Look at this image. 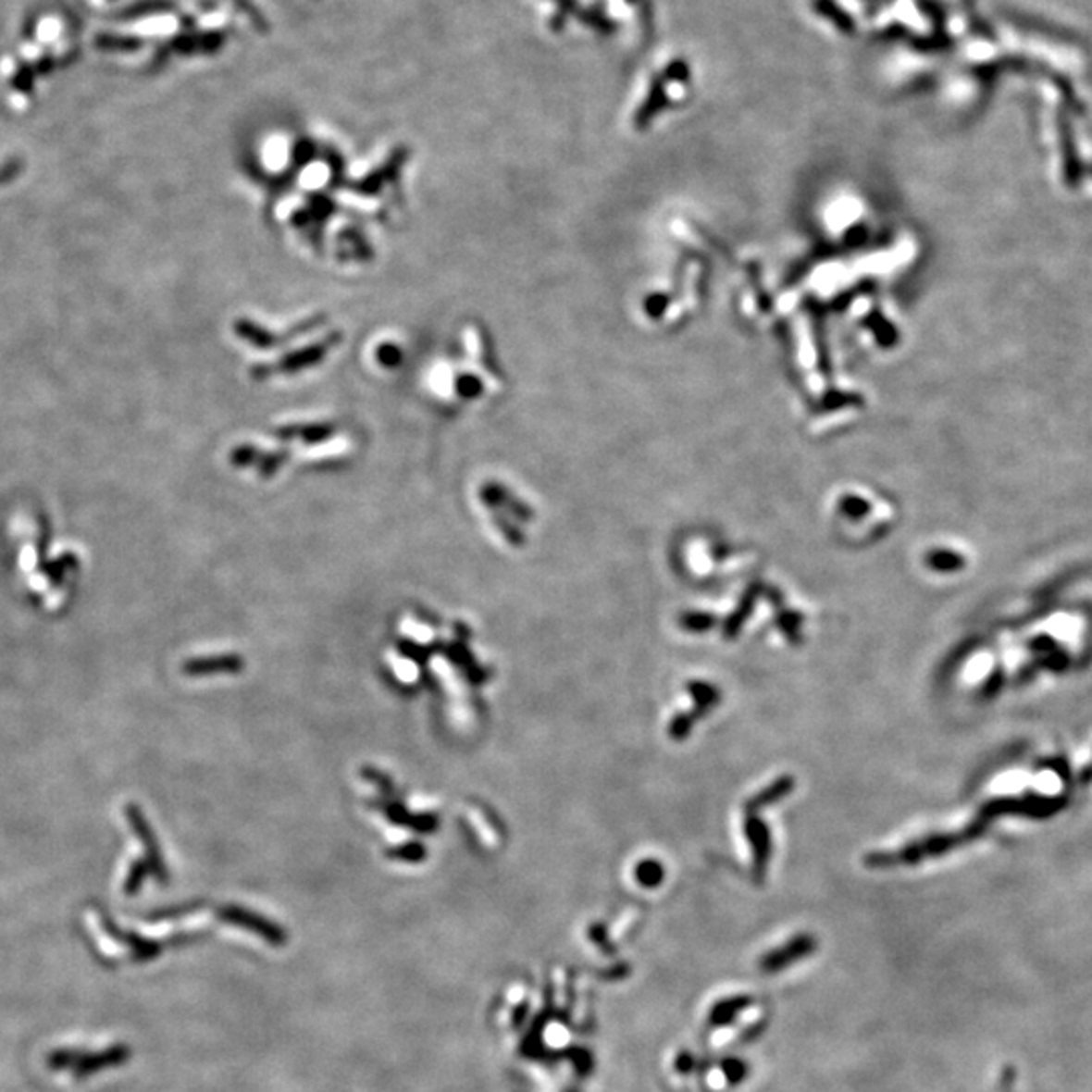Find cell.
I'll return each mask as SVG.
<instances>
[{"label":"cell","instance_id":"5b68a950","mask_svg":"<svg viewBox=\"0 0 1092 1092\" xmlns=\"http://www.w3.org/2000/svg\"><path fill=\"white\" fill-rule=\"evenodd\" d=\"M662 874H664L662 866L658 864V862H653V860L643 862V864L638 870V876H639L641 884H648V887H655V884H658L662 880Z\"/></svg>","mask_w":1092,"mask_h":1092},{"label":"cell","instance_id":"52a82bcc","mask_svg":"<svg viewBox=\"0 0 1092 1092\" xmlns=\"http://www.w3.org/2000/svg\"><path fill=\"white\" fill-rule=\"evenodd\" d=\"M1078 781H1080V783H1090V781H1092V761H1090V763L1086 764V767L1083 769V773H1080Z\"/></svg>","mask_w":1092,"mask_h":1092},{"label":"cell","instance_id":"7a4b0ae2","mask_svg":"<svg viewBox=\"0 0 1092 1092\" xmlns=\"http://www.w3.org/2000/svg\"><path fill=\"white\" fill-rule=\"evenodd\" d=\"M747 836L751 839L752 848H755V856H757V864H761L759 868H763L764 862L769 858V850H771V839H769V829L764 825L757 815H749L747 819Z\"/></svg>","mask_w":1092,"mask_h":1092},{"label":"cell","instance_id":"8992f818","mask_svg":"<svg viewBox=\"0 0 1092 1092\" xmlns=\"http://www.w3.org/2000/svg\"><path fill=\"white\" fill-rule=\"evenodd\" d=\"M714 626V617H710L706 614H684L682 615V627L690 629V631H706Z\"/></svg>","mask_w":1092,"mask_h":1092},{"label":"cell","instance_id":"6da1fadb","mask_svg":"<svg viewBox=\"0 0 1092 1092\" xmlns=\"http://www.w3.org/2000/svg\"><path fill=\"white\" fill-rule=\"evenodd\" d=\"M1068 797L1066 795L1050 797V795L1025 793L1022 797H1001V800H993V801L983 805V810L975 815L974 822H971L963 829V832H957L951 836L928 838V839H924V842H919V844H914L911 848H906L904 851H900L899 858L916 862V860H923L926 856L943 854V851L951 850L953 846H959L963 842H969V839L979 838L983 832H986V827H989L991 822H996V819L1001 815H1011V813L1030 815V817L1054 815V813L1061 812L1062 807H1066ZM878 860L890 862V860H897V858H888V856H880V854L872 858V862H878Z\"/></svg>","mask_w":1092,"mask_h":1092},{"label":"cell","instance_id":"3957f363","mask_svg":"<svg viewBox=\"0 0 1092 1092\" xmlns=\"http://www.w3.org/2000/svg\"><path fill=\"white\" fill-rule=\"evenodd\" d=\"M791 788H793V781L789 777L779 779L777 783H773L771 788H767L764 791H761L759 795L752 797V800L747 803V812L752 813L755 810H759V807H764V805H769L773 801L781 800L783 795H788L791 791Z\"/></svg>","mask_w":1092,"mask_h":1092},{"label":"cell","instance_id":"277c9868","mask_svg":"<svg viewBox=\"0 0 1092 1092\" xmlns=\"http://www.w3.org/2000/svg\"><path fill=\"white\" fill-rule=\"evenodd\" d=\"M926 563L931 565L933 569H937V571H953V569H959V566H963V561H961L959 554L945 552V551L931 552V554H928Z\"/></svg>","mask_w":1092,"mask_h":1092}]
</instances>
